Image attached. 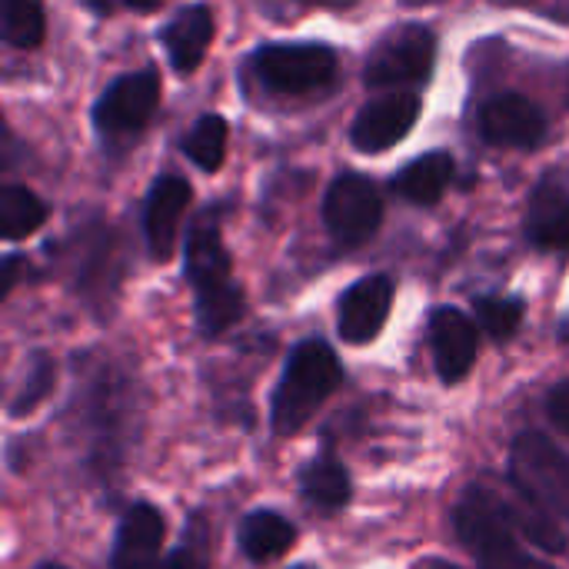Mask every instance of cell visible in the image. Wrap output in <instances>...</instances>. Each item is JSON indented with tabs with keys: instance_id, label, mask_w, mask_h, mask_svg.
Listing matches in <instances>:
<instances>
[{
	"instance_id": "cell-1",
	"label": "cell",
	"mask_w": 569,
	"mask_h": 569,
	"mask_svg": "<svg viewBox=\"0 0 569 569\" xmlns=\"http://www.w3.org/2000/svg\"><path fill=\"white\" fill-rule=\"evenodd\" d=\"M187 280L197 293V327L220 337L243 317V290L230 277V253L220 233V210H203L187 230Z\"/></svg>"
},
{
	"instance_id": "cell-2",
	"label": "cell",
	"mask_w": 569,
	"mask_h": 569,
	"mask_svg": "<svg viewBox=\"0 0 569 569\" xmlns=\"http://www.w3.org/2000/svg\"><path fill=\"white\" fill-rule=\"evenodd\" d=\"M453 527L480 569H553L523 547V533L507 500L487 487H467L453 507Z\"/></svg>"
},
{
	"instance_id": "cell-3",
	"label": "cell",
	"mask_w": 569,
	"mask_h": 569,
	"mask_svg": "<svg viewBox=\"0 0 569 569\" xmlns=\"http://www.w3.org/2000/svg\"><path fill=\"white\" fill-rule=\"evenodd\" d=\"M343 383V367L323 340H303L293 347L283 377L273 390L270 423L277 437L297 433Z\"/></svg>"
},
{
	"instance_id": "cell-4",
	"label": "cell",
	"mask_w": 569,
	"mask_h": 569,
	"mask_svg": "<svg viewBox=\"0 0 569 569\" xmlns=\"http://www.w3.org/2000/svg\"><path fill=\"white\" fill-rule=\"evenodd\" d=\"M510 480L517 493L569 523V453L550 437L527 430L510 447Z\"/></svg>"
},
{
	"instance_id": "cell-5",
	"label": "cell",
	"mask_w": 569,
	"mask_h": 569,
	"mask_svg": "<svg viewBox=\"0 0 569 569\" xmlns=\"http://www.w3.org/2000/svg\"><path fill=\"white\" fill-rule=\"evenodd\" d=\"M437 60V37L427 23H397L390 27L367 57L370 87H407L423 83Z\"/></svg>"
},
{
	"instance_id": "cell-6",
	"label": "cell",
	"mask_w": 569,
	"mask_h": 569,
	"mask_svg": "<svg viewBox=\"0 0 569 569\" xmlns=\"http://www.w3.org/2000/svg\"><path fill=\"white\" fill-rule=\"evenodd\" d=\"M253 70L273 93H313L337 73V53L323 43H267L253 57Z\"/></svg>"
},
{
	"instance_id": "cell-7",
	"label": "cell",
	"mask_w": 569,
	"mask_h": 569,
	"mask_svg": "<svg viewBox=\"0 0 569 569\" xmlns=\"http://www.w3.org/2000/svg\"><path fill=\"white\" fill-rule=\"evenodd\" d=\"M383 220V197L363 173H340L323 197V223L343 247L367 243Z\"/></svg>"
},
{
	"instance_id": "cell-8",
	"label": "cell",
	"mask_w": 569,
	"mask_h": 569,
	"mask_svg": "<svg viewBox=\"0 0 569 569\" xmlns=\"http://www.w3.org/2000/svg\"><path fill=\"white\" fill-rule=\"evenodd\" d=\"M157 103H160V80L153 70L123 73L100 93L93 107V123L107 140L137 137L157 113Z\"/></svg>"
},
{
	"instance_id": "cell-9",
	"label": "cell",
	"mask_w": 569,
	"mask_h": 569,
	"mask_svg": "<svg viewBox=\"0 0 569 569\" xmlns=\"http://www.w3.org/2000/svg\"><path fill=\"white\" fill-rule=\"evenodd\" d=\"M420 120V97L417 93H383L373 97L370 103H363L350 123V143L360 153H383L390 147H397L413 123Z\"/></svg>"
},
{
	"instance_id": "cell-10",
	"label": "cell",
	"mask_w": 569,
	"mask_h": 569,
	"mask_svg": "<svg viewBox=\"0 0 569 569\" xmlns=\"http://www.w3.org/2000/svg\"><path fill=\"white\" fill-rule=\"evenodd\" d=\"M480 133L493 147L530 150L543 143L547 117L543 110L523 93H500L480 107Z\"/></svg>"
},
{
	"instance_id": "cell-11",
	"label": "cell",
	"mask_w": 569,
	"mask_h": 569,
	"mask_svg": "<svg viewBox=\"0 0 569 569\" xmlns=\"http://www.w3.org/2000/svg\"><path fill=\"white\" fill-rule=\"evenodd\" d=\"M430 350L440 380L460 383L477 363V350H480L477 323L457 307H437L430 313Z\"/></svg>"
},
{
	"instance_id": "cell-12",
	"label": "cell",
	"mask_w": 569,
	"mask_h": 569,
	"mask_svg": "<svg viewBox=\"0 0 569 569\" xmlns=\"http://www.w3.org/2000/svg\"><path fill=\"white\" fill-rule=\"evenodd\" d=\"M390 307H393V280L390 277L373 273V277L357 280L340 297V317H337L340 337L353 347L377 340L390 317Z\"/></svg>"
},
{
	"instance_id": "cell-13",
	"label": "cell",
	"mask_w": 569,
	"mask_h": 569,
	"mask_svg": "<svg viewBox=\"0 0 569 569\" xmlns=\"http://www.w3.org/2000/svg\"><path fill=\"white\" fill-rule=\"evenodd\" d=\"M190 183L177 173H167L153 183L150 197H147V210H143V237H147V250L153 260H170L173 247H177V233L183 223V213L190 207Z\"/></svg>"
},
{
	"instance_id": "cell-14",
	"label": "cell",
	"mask_w": 569,
	"mask_h": 569,
	"mask_svg": "<svg viewBox=\"0 0 569 569\" xmlns=\"http://www.w3.org/2000/svg\"><path fill=\"white\" fill-rule=\"evenodd\" d=\"M87 413V423L93 427V447H97V457L113 463L120 457V447H123V433H127V413H130V387L113 373L107 370L93 390H90V400L83 407Z\"/></svg>"
},
{
	"instance_id": "cell-15",
	"label": "cell",
	"mask_w": 569,
	"mask_h": 569,
	"mask_svg": "<svg viewBox=\"0 0 569 569\" xmlns=\"http://www.w3.org/2000/svg\"><path fill=\"white\" fill-rule=\"evenodd\" d=\"M163 537H167V523L163 513L150 503H133L113 537V553H110V567L113 569H150L157 567L163 557Z\"/></svg>"
},
{
	"instance_id": "cell-16",
	"label": "cell",
	"mask_w": 569,
	"mask_h": 569,
	"mask_svg": "<svg viewBox=\"0 0 569 569\" xmlns=\"http://www.w3.org/2000/svg\"><path fill=\"white\" fill-rule=\"evenodd\" d=\"M527 237L540 250H569V187L560 177H543L530 197Z\"/></svg>"
},
{
	"instance_id": "cell-17",
	"label": "cell",
	"mask_w": 569,
	"mask_h": 569,
	"mask_svg": "<svg viewBox=\"0 0 569 569\" xmlns=\"http://www.w3.org/2000/svg\"><path fill=\"white\" fill-rule=\"evenodd\" d=\"M163 50L173 63V70L190 73L200 67V60L207 57V47L213 40V13L203 3L183 7L160 33Z\"/></svg>"
},
{
	"instance_id": "cell-18",
	"label": "cell",
	"mask_w": 569,
	"mask_h": 569,
	"mask_svg": "<svg viewBox=\"0 0 569 569\" xmlns=\"http://www.w3.org/2000/svg\"><path fill=\"white\" fill-rule=\"evenodd\" d=\"M453 173H457L453 157L443 153V150H433V153H423V157L410 160L393 177V190L403 200L417 203V207H433L447 193V187L453 183Z\"/></svg>"
},
{
	"instance_id": "cell-19",
	"label": "cell",
	"mask_w": 569,
	"mask_h": 569,
	"mask_svg": "<svg viewBox=\"0 0 569 569\" xmlns=\"http://www.w3.org/2000/svg\"><path fill=\"white\" fill-rule=\"evenodd\" d=\"M293 540H297V527L273 510L247 513L237 530V543L250 563H270V560L283 557L293 547Z\"/></svg>"
},
{
	"instance_id": "cell-20",
	"label": "cell",
	"mask_w": 569,
	"mask_h": 569,
	"mask_svg": "<svg viewBox=\"0 0 569 569\" xmlns=\"http://www.w3.org/2000/svg\"><path fill=\"white\" fill-rule=\"evenodd\" d=\"M300 490L313 507L333 513V510H343L350 503L353 487H350V473H347L343 460L327 447L300 470Z\"/></svg>"
},
{
	"instance_id": "cell-21",
	"label": "cell",
	"mask_w": 569,
	"mask_h": 569,
	"mask_svg": "<svg viewBox=\"0 0 569 569\" xmlns=\"http://www.w3.org/2000/svg\"><path fill=\"white\" fill-rule=\"evenodd\" d=\"M43 220H47V203L33 190L17 187V183H7L0 190V233H3V240H23L33 230H40Z\"/></svg>"
},
{
	"instance_id": "cell-22",
	"label": "cell",
	"mask_w": 569,
	"mask_h": 569,
	"mask_svg": "<svg viewBox=\"0 0 569 569\" xmlns=\"http://www.w3.org/2000/svg\"><path fill=\"white\" fill-rule=\"evenodd\" d=\"M43 30V0H0V33L10 47L33 50Z\"/></svg>"
},
{
	"instance_id": "cell-23",
	"label": "cell",
	"mask_w": 569,
	"mask_h": 569,
	"mask_svg": "<svg viewBox=\"0 0 569 569\" xmlns=\"http://www.w3.org/2000/svg\"><path fill=\"white\" fill-rule=\"evenodd\" d=\"M183 150H187V157H190L200 170H207V173L220 170V163H223V157H227V120L217 117V113L200 117V120L187 130Z\"/></svg>"
},
{
	"instance_id": "cell-24",
	"label": "cell",
	"mask_w": 569,
	"mask_h": 569,
	"mask_svg": "<svg viewBox=\"0 0 569 569\" xmlns=\"http://www.w3.org/2000/svg\"><path fill=\"white\" fill-rule=\"evenodd\" d=\"M53 383H57V363L47 357V353H37L17 397L10 400V417H27L33 413L50 393H53Z\"/></svg>"
},
{
	"instance_id": "cell-25",
	"label": "cell",
	"mask_w": 569,
	"mask_h": 569,
	"mask_svg": "<svg viewBox=\"0 0 569 569\" xmlns=\"http://www.w3.org/2000/svg\"><path fill=\"white\" fill-rule=\"evenodd\" d=\"M473 310H477L480 327L493 340H510L523 323V300H513V297H477Z\"/></svg>"
},
{
	"instance_id": "cell-26",
	"label": "cell",
	"mask_w": 569,
	"mask_h": 569,
	"mask_svg": "<svg viewBox=\"0 0 569 569\" xmlns=\"http://www.w3.org/2000/svg\"><path fill=\"white\" fill-rule=\"evenodd\" d=\"M210 567V537H207V527L200 520H193L187 530H183V540L180 547L163 557L157 567L150 569H207Z\"/></svg>"
},
{
	"instance_id": "cell-27",
	"label": "cell",
	"mask_w": 569,
	"mask_h": 569,
	"mask_svg": "<svg viewBox=\"0 0 569 569\" xmlns=\"http://www.w3.org/2000/svg\"><path fill=\"white\" fill-rule=\"evenodd\" d=\"M547 413H550V420H553V427L569 437V377L567 380H560L553 390H550V397H547Z\"/></svg>"
},
{
	"instance_id": "cell-28",
	"label": "cell",
	"mask_w": 569,
	"mask_h": 569,
	"mask_svg": "<svg viewBox=\"0 0 569 569\" xmlns=\"http://www.w3.org/2000/svg\"><path fill=\"white\" fill-rule=\"evenodd\" d=\"M17 263H20L17 257H7V263H3V287H0L3 293H10V287L17 280Z\"/></svg>"
},
{
	"instance_id": "cell-29",
	"label": "cell",
	"mask_w": 569,
	"mask_h": 569,
	"mask_svg": "<svg viewBox=\"0 0 569 569\" xmlns=\"http://www.w3.org/2000/svg\"><path fill=\"white\" fill-rule=\"evenodd\" d=\"M127 7H133V10H153L160 0H123Z\"/></svg>"
},
{
	"instance_id": "cell-30",
	"label": "cell",
	"mask_w": 569,
	"mask_h": 569,
	"mask_svg": "<svg viewBox=\"0 0 569 569\" xmlns=\"http://www.w3.org/2000/svg\"><path fill=\"white\" fill-rule=\"evenodd\" d=\"M90 10H97V13H107L110 10V0H83Z\"/></svg>"
},
{
	"instance_id": "cell-31",
	"label": "cell",
	"mask_w": 569,
	"mask_h": 569,
	"mask_svg": "<svg viewBox=\"0 0 569 569\" xmlns=\"http://www.w3.org/2000/svg\"><path fill=\"white\" fill-rule=\"evenodd\" d=\"M427 569H460L457 563H447V560H433Z\"/></svg>"
},
{
	"instance_id": "cell-32",
	"label": "cell",
	"mask_w": 569,
	"mask_h": 569,
	"mask_svg": "<svg viewBox=\"0 0 569 569\" xmlns=\"http://www.w3.org/2000/svg\"><path fill=\"white\" fill-rule=\"evenodd\" d=\"M37 569H67V567H57V563H47V567H37Z\"/></svg>"
},
{
	"instance_id": "cell-33",
	"label": "cell",
	"mask_w": 569,
	"mask_h": 569,
	"mask_svg": "<svg viewBox=\"0 0 569 569\" xmlns=\"http://www.w3.org/2000/svg\"><path fill=\"white\" fill-rule=\"evenodd\" d=\"M323 3H350V0H323Z\"/></svg>"
},
{
	"instance_id": "cell-34",
	"label": "cell",
	"mask_w": 569,
	"mask_h": 569,
	"mask_svg": "<svg viewBox=\"0 0 569 569\" xmlns=\"http://www.w3.org/2000/svg\"><path fill=\"white\" fill-rule=\"evenodd\" d=\"M563 340H569V323H567V327H563Z\"/></svg>"
},
{
	"instance_id": "cell-35",
	"label": "cell",
	"mask_w": 569,
	"mask_h": 569,
	"mask_svg": "<svg viewBox=\"0 0 569 569\" xmlns=\"http://www.w3.org/2000/svg\"><path fill=\"white\" fill-rule=\"evenodd\" d=\"M293 569H310V567H293Z\"/></svg>"
}]
</instances>
